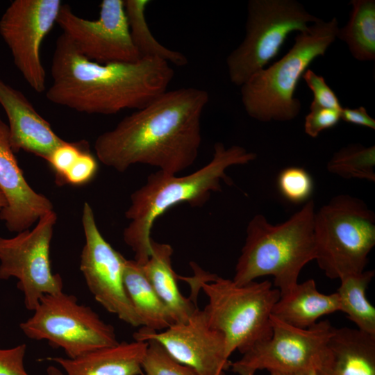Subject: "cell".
Segmentation results:
<instances>
[{
	"label": "cell",
	"mask_w": 375,
	"mask_h": 375,
	"mask_svg": "<svg viewBox=\"0 0 375 375\" xmlns=\"http://www.w3.org/2000/svg\"><path fill=\"white\" fill-rule=\"evenodd\" d=\"M208 101L202 89L167 90L99 135L94 142L97 158L119 172L144 164L176 175L197 160L201 116Z\"/></svg>",
	"instance_id": "cell-1"
},
{
	"label": "cell",
	"mask_w": 375,
	"mask_h": 375,
	"mask_svg": "<svg viewBox=\"0 0 375 375\" xmlns=\"http://www.w3.org/2000/svg\"><path fill=\"white\" fill-rule=\"evenodd\" d=\"M51 75L52 83L46 92L49 101L80 112L110 115L145 107L167 90L174 72L159 58L91 61L62 33L56 42Z\"/></svg>",
	"instance_id": "cell-2"
},
{
	"label": "cell",
	"mask_w": 375,
	"mask_h": 375,
	"mask_svg": "<svg viewBox=\"0 0 375 375\" xmlns=\"http://www.w3.org/2000/svg\"><path fill=\"white\" fill-rule=\"evenodd\" d=\"M256 158L255 153L241 146L226 148L218 142L214 145L211 160L190 174L177 176L160 170L149 174L146 183L131 194L125 212L130 222L124 230L123 238L134 252V260L143 265L149 260L151 228L160 216L179 203L203 206L212 192L222 191V181L232 183L226 174L228 167L246 165Z\"/></svg>",
	"instance_id": "cell-3"
},
{
	"label": "cell",
	"mask_w": 375,
	"mask_h": 375,
	"mask_svg": "<svg viewBox=\"0 0 375 375\" xmlns=\"http://www.w3.org/2000/svg\"><path fill=\"white\" fill-rule=\"evenodd\" d=\"M315 203L307 201L285 222L271 224L256 215L247 227V237L238 258L233 282L241 285L265 276L283 295L297 283L303 267L315 258Z\"/></svg>",
	"instance_id": "cell-4"
},
{
	"label": "cell",
	"mask_w": 375,
	"mask_h": 375,
	"mask_svg": "<svg viewBox=\"0 0 375 375\" xmlns=\"http://www.w3.org/2000/svg\"><path fill=\"white\" fill-rule=\"evenodd\" d=\"M335 17L319 19L294 38V44L278 61L253 74L241 87L242 102L247 114L261 122L288 121L301 110L294 97L297 83L308 67L324 56L338 32Z\"/></svg>",
	"instance_id": "cell-5"
},
{
	"label": "cell",
	"mask_w": 375,
	"mask_h": 375,
	"mask_svg": "<svg viewBox=\"0 0 375 375\" xmlns=\"http://www.w3.org/2000/svg\"><path fill=\"white\" fill-rule=\"evenodd\" d=\"M199 285L208 302L203 310L208 325L225 338L228 357L236 350L242 354L272 334V312L281 297L269 281L237 285L217 275L209 281L206 273L193 263Z\"/></svg>",
	"instance_id": "cell-6"
},
{
	"label": "cell",
	"mask_w": 375,
	"mask_h": 375,
	"mask_svg": "<svg viewBox=\"0 0 375 375\" xmlns=\"http://www.w3.org/2000/svg\"><path fill=\"white\" fill-rule=\"evenodd\" d=\"M315 258L331 279L365 271L375 245V214L349 194L331 199L314 216Z\"/></svg>",
	"instance_id": "cell-7"
},
{
	"label": "cell",
	"mask_w": 375,
	"mask_h": 375,
	"mask_svg": "<svg viewBox=\"0 0 375 375\" xmlns=\"http://www.w3.org/2000/svg\"><path fill=\"white\" fill-rule=\"evenodd\" d=\"M246 35L226 58L231 81L243 85L278 53L288 35L307 30L319 18L293 0H251Z\"/></svg>",
	"instance_id": "cell-8"
},
{
	"label": "cell",
	"mask_w": 375,
	"mask_h": 375,
	"mask_svg": "<svg viewBox=\"0 0 375 375\" xmlns=\"http://www.w3.org/2000/svg\"><path fill=\"white\" fill-rule=\"evenodd\" d=\"M19 328L29 339L61 348L69 358L119 342L112 325L63 291L42 297L33 315Z\"/></svg>",
	"instance_id": "cell-9"
},
{
	"label": "cell",
	"mask_w": 375,
	"mask_h": 375,
	"mask_svg": "<svg viewBox=\"0 0 375 375\" xmlns=\"http://www.w3.org/2000/svg\"><path fill=\"white\" fill-rule=\"evenodd\" d=\"M272 336L231 362L235 373L247 370L303 373L315 370L328 374L331 361L328 346L334 327L327 319L308 328H296L271 317Z\"/></svg>",
	"instance_id": "cell-10"
},
{
	"label": "cell",
	"mask_w": 375,
	"mask_h": 375,
	"mask_svg": "<svg viewBox=\"0 0 375 375\" xmlns=\"http://www.w3.org/2000/svg\"><path fill=\"white\" fill-rule=\"evenodd\" d=\"M57 215L54 210L42 216L31 230L12 238L0 236V279H17L28 310L33 311L42 297L63 291L59 274L50 263V244Z\"/></svg>",
	"instance_id": "cell-11"
},
{
	"label": "cell",
	"mask_w": 375,
	"mask_h": 375,
	"mask_svg": "<svg viewBox=\"0 0 375 375\" xmlns=\"http://www.w3.org/2000/svg\"><path fill=\"white\" fill-rule=\"evenodd\" d=\"M62 4L60 0H15L0 19V35L16 67L38 93L46 90L40 48L56 23Z\"/></svg>",
	"instance_id": "cell-12"
},
{
	"label": "cell",
	"mask_w": 375,
	"mask_h": 375,
	"mask_svg": "<svg viewBox=\"0 0 375 375\" xmlns=\"http://www.w3.org/2000/svg\"><path fill=\"white\" fill-rule=\"evenodd\" d=\"M81 222L85 244L80 256V270L90 292L108 312L133 327L142 326L124 284L126 259L101 234L88 202L83 205Z\"/></svg>",
	"instance_id": "cell-13"
},
{
	"label": "cell",
	"mask_w": 375,
	"mask_h": 375,
	"mask_svg": "<svg viewBox=\"0 0 375 375\" xmlns=\"http://www.w3.org/2000/svg\"><path fill=\"white\" fill-rule=\"evenodd\" d=\"M99 8V17L91 20L76 15L69 5L62 4L56 24L91 61L107 64L140 60L129 33L124 0H103Z\"/></svg>",
	"instance_id": "cell-14"
},
{
	"label": "cell",
	"mask_w": 375,
	"mask_h": 375,
	"mask_svg": "<svg viewBox=\"0 0 375 375\" xmlns=\"http://www.w3.org/2000/svg\"><path fill=\"white\" fill-rule=\"evenodd\" d=\"M133 338L136 341H157L196 375H226L231 362L224 335L208 325L203 310L198 308L185 322L175 323L162 332L142 326Z\"/></svg>",
	"instance_id": "cell-15"
},
{
	"label": "cell",
	"mask_w": 375,
	"mask_h": 375,
	"mask_svg": "<svg viewBox=\"0 0 375 375\" xmlns=\"http://www.w3.org/2000/svg\"><path fill=\"white\" fill-rule=\"evenodd\" d=\"M0 190L6 201V206L0 210V219L10 232L28 230L53 210L52 202L26 181L10 143L8 126L1 119Z\"/></svg>",
	"instance_id": "cell-16"
},
{
	"label": "cell",
	"mask_w": 375,
	"mask_h": 375,
	"mask_svg": "<svg viewBox=\"0 0 375 375\" xmlns=\"http://www.w3.org/2000/svg\"><path fill=\"white\" fill-rule=\"evenodd\" d=\"M0 104L8 117L10 143L15 153L23 150L47 161L65 142L22 92L1 78Z\"/></svg>",
	"instance_id": "cell-17"
},
{
	"label": "cell",
	"mask_w": 375,
	"mask_h": 375,
	"mask_svg": "<svg viewBox=\"0 0 375 375\" xmlns=\"http://www.w3.org/2000/svg\"><path fill=\"white\" fill-rule=\"evenodd\" d=\"M147 342H122L75 358H49L60 365L65 375H142V364Z\"/></svg>",
	"instance_id": "cell-18"
},
{
	"label": "cell",
	"mask_w": 375,
	"mask_h": 375,
	"mask_svg": "<svg viewBox=\"0 0 375 375\" xmlns=\"http://www.w3.org/2000/svg\"><path fill=\"white\" fill-rule=\"evenodd\" d=\"M337 292L330 294L318 291L313 279L297 283L281 295L274 306L272 316L290 326L308 328L322 316L340 311Z\"/></svg>",
	"instance_id": "cell-19"
},
{
	"label": "cell",
	"mask_w": 375,
	"mask_h": 375,
	"mask_svg": "<svg viewBox=\"0 0 375 375\" xmlns=\"http://www.w3.org/2000/svg\"><path fill=\"white\" fill-rule=\"evenodd\" d=\"M328 346L330 375H375V336L358 328H335Z\"/></svg>",
	"instance_id": "cell-20"
},
{
	"label": "cell",
	"mask_w": 375,
	"mask_h": 375,
	"mask_svg": "<svg viewBox=\"0 0 375 375\" xmlns=\"http://www.w3.org/2000/svg\"><path fill=\"white\" fill-rule=\"evenodd\" d=\"M172 254L170 244L151 240V256L141 266L153 288L169 309L174 322L183 323L197 308L179 290L177 276L172 264Z\"/></svg>",
	"instance_id": "cell-21"
},
{
	"label": "cell",
	"mask_w": 375,
	"mask_h": 375,
	"mask_svg": "<svg viewBox=\"0 0 375 375\" xmlns=\"http://www.w3.org/2000/svg\"><path fill=\"white\" fill-rule=\"evenodd\" d=\"M124 284L142 326L158 331L175 324L169 309L147 278L142 266L134 260L126 259Z\"/></svg>",
	"instance_id": "cell-22"
},
{
	"label": "cell",
	"mask_w": 375,
	"mask_h": 375,
	"mask_svg": "<svg viewBox=\"0 0 375 375\" xmlns=\"http://www.w3.org/2000/svg\"><path fill=\"white\" fill-rule=\"evenodd\" d=\"M148 0H124V11L132 42L140 58H159L178 67L188 64L187 57L158 42L147 24L145 10Z\"/></svg>",
	"instance_id": "cell-23"
},
{
	"label": "cell",
	"mask_w": 375,
	"mask_h": 375,
	"mask_svg": "<svg viewBox=\"0 0 375 375\" xmlns=\"http://www.w3.org/2000/svg\"><path fill=\"white\" fill-rule=\"evenodd\" d=\"M374 274V270H367L342 278L337 294L340 311L345 313L358 330L375 336V308L366 297Z\"/></svg>",
	"instance_id": "cell-24"
},
{
	"label": "cell",
	"mask_w": 375,
	"mask_h": 375,
	"mask_svg": "<svg viewBox=\"0 0 375 375\" xmlns=\"http://www.w3.org/2000/svg\"><path fill=\"white\" fill-rule=\"evenodd\" d=\"M347 24L339 28L337 38L349 46L353 57L361 61L375 58V1L352 0Z\"/></svg>",
	"instance_id": "cell-25"
},
{
	"label": "cell",
	"mask_w": 375,
	"mask_h": 375,
	"mask_svg": "<svg viewBox=\"0 0 375 375\" xmlns=\"http://www.w3.org/2000/svg\"><path fill=\"white\" fill-rule=\"evenodd\" d=\"M375 147L351 144L335 153L327 164L329 172L343 178L375 181Z\"/></svg>",
	"instance_id": "cell-26"
},
{
	"label": "cell",
	"mask_w": 375,
	"mask_h": 375,
	"mask_svg": "<svg viewBox=\"0 0 375 375\" xmlns=\"http://www.w3.org/2000/svg\"><path fill=\"white\" fill-rule=\"evenodd\" d=\"M142 361V375H196L194 371L176 361L157 341L149 340Z\"/></svg>",
	"instance_id": "cell-27"
},
{
	"label": "cell",
	"mask_w": 375,
	"mask_h": 375,
	"mask_svg": "<svg viewBox=\"0 0 375 375\" xmlns=\"http://www.w3.org/2000/svg\"><path fill=\"white\" fill-rule=\"evenodd\" d=\"M277 184L281 194L294 203L306 201L313 189L310 175L304 169L297 167L283 169L278 176Z\"/></svg>",
	"instance_id": "cell-28"
},
{
	"label": "cell",
	"mask_w": 375,
	"mask_h": 375,
	"mask_svg": "<svg viewBox=\"0 0 375 375\" xmlns=\"http://www.w3.org/2000/svg\"><path fill=\"white\" fill-rule=\"evenodd\" d=\"M85 141L65 142L58 147L51 154L47 162L56 173V182L62 185V179L80 155L89 150Z\"/></svg>",
	"instance_id": "cell-29"
},
{
	"label": "cell",
	"mask_w": 375,
	"mask_h": 375,
	"mask_svg": "<svg viewBox=\"0 0 375 375\" xmlns=\"http://www.w3.org/2000/svg\"><path fill=\"white\" fill-rule=\"evenodd\" d=\"M310 112L305 117L304 131L311 138H317L319 133L335 126L340 119L339 110L319 107L310 103Z\"/></svg>",
	"instance_id": "cell-30"
},
{
	"label": "cell",
	"mask_w": 375,
	"mask_h": 375,
	"mask_svg": "<svg viewBox=\"0 0 375 375\" xmlns=\"http://www.w3.org/2000/svg\"><path fill=\"white\" fill-rule=\"evenodd\" d=\"M302 77L313 92L314 99L312 103L319 107L342 110V107L338 97L326 84L324 77L310 69H307Z\"/></svg>",
	"instance_id": "cell-31"
},
{
	"label": "cell",
	"mask_w": 375,
	"mask_h": 375,
	"mask_svg": "<svg viewBox=\"0 0 375 375\" xmlns=\"http://www.w3.org/2000/svg\"><path fill=\"white\" fill-rule=\"evenodd\" d=\"M98 168L95 158L90 151L83 152L74 165L65 174L62 184L68 183L74 185L85 184L94 176Z\"/></svg>",
	"instance_id": "cell-32"
},
{
	"label": "cell",
	"mask_w": 375,
	"mask_h": 375,
	"mask_svg": "<svg viewBox=\"0 0 375 375\" xmlns=\"http://www.w3.org/2000/svg\"><path fill=\"white\" fill-rule=\"evenodd\" d=\"M26 351L24 343L10 349H0V375H30L24 365Z\"/></svg>",
	"instance_id": "cell-33"
},
{
	"label": "cell",
	"mask_w": 375,
	"mask_h": 375,
	"mask_svg": "<svg viewBox=\"0 0 375 375\" xmlns=\"http://www.w3.org/2000/svg\"><path fill=\"white\" fill-rule=\"evenodd\" d=\"M340 119L350 124L375 129L374 119L368 115L366 109L362 106L357 108H342Z\"/></svg>",
	"instance_id": "cell-34"
},
{
	"label": "cell",
	"mask_w": 375,
	"mask_h": 375,
	"mask_svg": "<svg viewBox=\"0 0 375 375\" xmlns=\"http://www.w3.org/2000/svg\"><path fill=\"white\" fill-rule=\"evenodd\" d=\"M47 375H65L58 368L52 365L47 367Z\"/></svg>",
	"instance_id": "cell-35"
},
{
	"label": "cell",
	"mask_w": 375,
	"mask_h": 375,
	"mask_svg": "<svg viewBox=\"0 0 375 375\" xmlns=\"http://www.w3.org/2000/svg\"><path fill=\"white\" fill-rule=\"evenodd\" d=\"M270 375H304L303 373H283L279 372H269Z\"/></svg>",
	"instance_id": "cell-36"
},
{
	"label": "cell",
	"mask_w": 375,
	"mask_h": 375,
	"mask_svg": "<svg viewBox=\"0 0 375 375\" xmlns=\"http://www.w3.org/2000/svg\"><path fill=\"white\" fill-rule=\"evenodd\" d=\"M6 205V199L2 194L1 191L0 190V210L3 208Z\"/></svg>",
	"instance_id": "cell-37"
},
{
	"label": "cell",
	"mask_w": 375,
	"mask_h": 375,
	"mask_svg": "<svg viewBox=\"0 0 375 375\" xmlns=\"http://www.w3.org/2000/svg\"><path fill=\"white\" fill-rule=\"evenodd\" d=\"M256 372L252 371L244 370L238 372L239 375H254Z\"/></svg>",
	"instance_id": "cell-38"
},
{
	"label": "cell",
	"mask_w": 375,
	"mask_h": 375,
	"mask_svg": "<svg viewBox=\"0 0 375 375\" xmlns=\"http://www.w3.org/2000/svg\"><path fill=\"white\" fill-rule=\"evenodd\" d=\"M304 375H330V374H320L315 370H311L306 373Z\"/></svg>",
	"instance_id": "cell-39"
}]
</instances>
